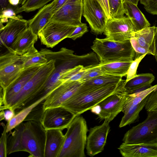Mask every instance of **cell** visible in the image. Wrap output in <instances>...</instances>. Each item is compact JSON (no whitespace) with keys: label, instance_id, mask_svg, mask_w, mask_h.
<instances>
[{"label":"cell","instance_id":"obj_20","mask_svg":"<svg viewBox=\"0 0 157 157\" xmlns=\"http://www.w3.org/2000/svg\"><path fill=\"white\" fill-rule=\"evenodd\" d=\"M118 149L124 157H157V144H130L123 142Z\"/></svg>","mask_w":157,"mask_h":157},{"label":"cell","instance_id":"obj_48","mask_svg":"<svg viewBox=\"0 0 157 157\" xmlns=\"http://www.w3.org/2000/svg\"><path fill=\"white\" fill-rule=\"evenodd\" d=\"M69 0H58L56 6L54 13Z\"/></svg>","mask_w":157,"mask_h":157},{"label":"cell","instance_id":"obj_17","mask_svg":"<svg viewBox=\"0 0 157 157\" xmlns=\"http://www.w3.org/2000/svg\"><path fill=\"white\" fill-rule=\"evenodd\" d=\"M83 0H69L56 11L52 19L78 26L82 23Z\"/></svg>","mask_w":157,"mask_h":157},{"label":"cell","instance_id":"obj_14","mask_svg":"<svg viewBox=\"0 0 157 157\" xmlns=\"http://www.w3.org/2000/svg\"><path fill=\"white\" fill-rule=\"evenodd\" d=\"M77 115L62 106L50 108L44 111L41 123L46 130L67 128Z\"/></svg>","mask_w":157,"mask_h":157},{"label":"cell","instance_id":"obj_54","mask_svg":"<svg viewBox=\"0 0 157 157\" xmlns=\"http://www.w3.org/2000/svg\"><path fill=\"white\" fill-rule=\"evenodd\" d=\"M26 1V0H20V5L21 6L23 5Z\"/></svg>","mask_w":157,"mask_h":157},{"label":"cell","instance_id":"obj_24","mask_svg":"<svg viewBox=\"0 0 157 157\" xmlns=\"http://www.w3.org/2000/svg\"><path fill=\"white\" fill-rule=\"evenodd\" d=\"M38 36L29 27L18 37L11 48V52L21 55L27 52L36 42Z\"/></svg>","mask_w":157,"mask_h":157},{"label":"cell","instance_id":"obj_42","mask_svg":"<svg viewBox=\"0 0 157 157\" xmlns=\"http://www.w3.org/2000/svg\"><path fill=\"white\" fill-rule=\"evenodd\" d=\"M130 40L136 53V57L145 54H150L149 52L146 49L139 45L133 37H131Z\"/></svg>","mask_w":157,"mask_h":157},{"label":"cell","instance_id":"obj_30","mask_svg":"<svg viewBox=\"0 0 157 157\" xmlns=\"http://www.w3.org/2000/svg\"><path fill=\"white\" fill-rule=\"evenodd\" d=\"M47 97H44L38 100L16 113L15 116L7 122L6 124L7 132H9L17 126L24 121L25 119L32 110L39 104L43 101Z\"/></svg>","mask_w":157,"mask_h":157},{"label":"cell","instance_id":"obj_19","mask_svg":"<svg viewBox=\"0 0 157 157\" xmlns=\"http://www.w3.org/2000/svg\"><path fill=\"white\" fill-rule=\"evenodd\" d=\"M109 123L104 121L101 124L90 129L86 145V153L88 155L94 156L104 150L109 132Z\"/></svg>","mask_w":157,"mask_h":157},{"label":"cell","instance_id":"obj_35","mask_svg":"<svg viewBox=\"0 0 157 157\" xmlns=\"http://www.w3.org/2000/svg\"><path fill=\"white\" fill-rule=\"evenodd\" d=\"M18 6H14L10 5L9 6L0 12V24L7 23L10 19L18 18L21 16H16L18 13Z\"/></svg>","mask_w":157,"mask_h":157},{"label":"cell","instance_id":"obj_26","mask_svg":"<svg viewBox=\"0 0 157 157\" xmlns=\"http://www.w3.org/2000/svg\"><path fill=\"white\" fill-rule=\"evenodd\" d=\"M134 60H120L98 63L102 73L122 77L127 75L129 67Z\"/></svg>","mask_w":157,"mask_h":157},{"label":"cell","instance_id":"obj_6","mask_svg":"<svg viewBox=\"0 0 157 157\" xmlns=\"http://www.w3.org/2000/svg\"><path fill=\"white\" fill-rule=\"evenodd\" d=\"M122 140L130 144H157V112H148L146 119L127 131Z\"/></svg>","mask_w":157,"mask_h":157},{"label":"cell","instance_id":"obj_18","mask_svg":"<svg viewBox=\"0 0 157 157\" xmlns=\"http://www.w3.org/2000/svg\"><path fill=\"white\" fill-rule=\"evenodd\" d=\"M0 43L11 52L12 45L19 36L28 27V22L21 17L15 19L10 18L4 26L0 24Z\"/></svg>","mask_w":157,"mask_h":157},{"label":"cell","instance_id":"obj_53","mask_svg":"<svg viewBox=\"0 0 157 157\" xmlns=\"http://www.w3.org/2000/svg\"><path fill=\"white\" fill-rule=\"evenodd\" d=\"M148 0H140V3L143 5H145Z\"/></svg>","mask_w":157,"mask_h":157},{"label":"cell","instance_id":"obj_23","mask_svg":"<svg viewBox=\"0 0 157 157\" xmlns=\"http://www.w3.org/2000/svg\"><path fill=\"white\" fill-rule=\"evenodd\" d=\"M157 27L153 26L145 28L135 32L132 37L141 46L146 49L150 54L155 55V37Z\"/></svg>","mask_w":157,"mask_h":157},{"label":"cell","instance_id":"obj_21","mask_svg":"<svg viewBox=\"0 0 157 157\" xmlns=\"http://www.w3.org/2000/svg\"><path fill=\"white\" fill-rule=\"evenodd\" d=\"M65 138L61 129L46 130L44 157H59Z\"/></svg>","mask_w":157,"mask_h":157},{"label":"cell","instance_id":"obj_47","mask_svg":"<svg viewBox=\"0 0 157 157\" xmlns=\"http://www.w3.org/2000/svg\"><path fill=\"white\" fill-rule=\"evenodd\" d=\"M10 5L9 0H0V12L8 7Z\"/></svg>","mask_w":157,"mask_h":157},{"label":"cell","instance_id":"obj_33","mask_svg":"<svg viewBox=\"0 0 157 157\" xmlns=\"http://www.w3.org/2000/svg\"><path fill=\"white\" fill-rule=\"evenodd\" d=\"M54 0H26L19 8V13L25 12H29L40 9L48 3Z\"/></svg>","mask_w":157,"mask_h":157},{"label":"cell","instance_id":"obj_37","mask_svg":"<svg viewBox=\"0 0 157 157\" xmlns=\"http://www.w3.org/2000/svg\"><path fill=\"white\" fill-rule=\"evenodd\" d=\"M44 101L39 104L32 110L25 119L24 121H32L41 123L44 112L43 107Z\"/></svg>","mask_w":157,"mask_h":157},{"label":"cell","instance_id":"obj_9","mask_svg":"<svg viewBox=\"0 0 157 157\" xmlns=\"http://www.w3.org/2000/svg\"><path fill=\"white\" fill-rule=\"evenodd\" d=\"M77 27L51 19L40 31L38 37L42 44L53 48L68 37Z\"/></svg>","mask_w":157,"mask_h":157},{"label":"cell","instance_id":"obj_10","mask_svg":"<svg viewBox=\"0 0 157 157\" xmlns=\"http://www.w3.org/2000/svg\"><path fill=\"white\" fill-rule=\"evenodd\" d=\"M43 65H34L23 69L17 78L6 89L3 90L0 88V103L3 104L0 107V111L8 109L25 84Z\"/></svg>","mask_w":157,"mask_h":157},{"label":"cell","instance_id":"obj_32","mask_svg":"<svg viewBox=\"0 0 157 157\" xmlns=\"http://www.w3.org/2000/svg\"><path fill=\"white\" fill-rule=\"evenodd\" d=\"M85 71V66L78 65L71 68L62 75L61 80L62 82L66 81H80Z\"/></svg>","mask_w":157,"mask_h":157},{"label":"cell","instance_id":"obj_16","mask_svg":"<svg viewBox=\"0 0 157 157\" xmlns=\"http://www.w3.org/2000/svg\"><path fill=\"white\" fill-rule=\"evenodd\" d=\"M82 82L80 81L63 82L52 91L43 102L44 111L47 109L61 106L78 90Z\"/></svg>","mask_w":157,"mask_h":157},{"label":"cell","instance_id":"obj_8","mask_svg":"<svg viewBox=\"0 0 157 157\" xmlns=\"http://www.w3.org/2000/svg\"><path fill=\"white\" fill-rule=\"evenodd\" d=\"M130 95L124 90L113 94L104 99L91 109L101 120L110 122L122 111Z\"/></svg>","mask_w":157,"mask_h":157},{"label":"cell","instance_id":"obj_12","mask_svg":"<svg viewBox=\"0 0 157 157\" xmlns=\"http://www.w3.org/2000/svg\"><path fill=\"white\" fill-rule=\"evenodd\" d=\"M136 31L133 23L127 17L108 19L104 31L107 39L121 42L130 40Z\"/></svg>","mask_w":157,"mask_h":157},{"label":"cell","instance_id":"obj_50","mask_svg":"<svg viewBox=\"0 0 157 157\" xmlns=\"http://www.w3.org/2000/svg\"><path fill=\"white\" fill-rule=\"evenodd\" d=\"M9 2L10 5L17 6L20 5V0H9Z\"/></svg>","mask_w":157,"mask_h":157},{"label":"cell","instance_id":"obj_45","mask_svg":"<svg viewBox=\"0 0 157 157\" xmlns=\"http://www.w3.org/2000/svg\"><path fill=\"white\" fill-rule=\"evenodd\" d=\"M152 86L151 84H149L132 90H126L128 94H136L145 90Z\"/></svg>","mask_w":157,"mask_h":157},{"label":"cell","instance_id":"obj_29","mask_svg":"<svg viewBox=\"0 0 157 157\" xmlns=\"http://www.w3.org/2000/svg\"><path fill=\"white\" fill-rule=\"evenodd\" d=\"M23 69L36 65H43L48 62L45 55L38 51L34 45L26 52L20 55Z\"/></svg>","mask_w":157,"mask_h":157},{"label":"cell","instance_id":"obj_46","mask_svg":"<svg viewBox=\"0 0 157 157\" xmlns=\"http://www.w3.org/2000/svg\"><path fill=\"white\" fill-rule=\"evenodd\" d=\"M4 120L9 122L15 115V111L10 109L4 110Z\"/></svg>","mask_w":157,"mask_h":157},{"label":"cell","instance_id":"obj_43","mask_svg":"<svg viewBox=\"0 0 157 157\" xmlns=\"http://www.w3.org/2000/svg\"><path fill=\"white\" fill-rule=\"evenodd\" d=\"M144 7L148 13L157 15V0H148Z\"/></svg>","mask_w":157,"mask_h":157},{"label":"cell","instance_id":"obj_44","mask_svg":"<svg viewBox=\"0 0 157 157\" xmlns=\"http://www.w3.org/2000/svg\"><path fill=\"white\" fill-rule=\"evenodd\" d=\"M100 4L108 19L111 17L108 0H96Z\"/></svg>","mask_w":157,"mask_h":157},{"label":"cell","instance_id":"obj_22","mask_svg":"<svg viewBox=\"0 0 157 157\" xmlns=\"http://www.w3.org/2000/svg\"><path fill=\"white\" fill-rule=\"evenodd\" d=\"M58 0H54L41 8L34 16L28 21V27L36 35L51 19Z\"/></svg>","mask_w":157,"mask_h":157},{"label":"cell","instance_id":"obj_39","mask_svg":"<svg viewBox=\"0 0 157 157\" xmlns=\"http://www.w3.org/2000/svg\"><path fill=\"white\" fill-rule=\"evenodd\" d=\"M147 55V54H145L140 56L135 57V59L131 64L128 69L125 82H127L137 75H138L136 74V71L139 64Z\"/></svg>","mask_w":157,"mask_h":157},{"label":"cell","instance_id":"obj_4","mask_svg":"<svg viewBox=\"0 0 157 157\" xmlns=\"http://www.w3.org/2000/svg\"><path fill=\"white\" fill-rule=\"evenodd\" d=\"M91 48L101 63L133 60L135 53L130 40L119 42L96 38Z\"/></svg>","mask_w":157,"mask_h":157},{"label":"cell","instance_id":"obj_41","mask_svg":"<svg viewBox=\"0 0 157 157\" xmlns=\"http://www.w3.org/2000/svg\"><path fill=\"white\" fill-rule=\"evenodd\" d=\"M88 31V27L86 24L82 23L77 27L73 32L68 37L74 40L82 36L85 33Z\"/></svg>","mask_w":157,"mask_h":157},{"label":"cell","instance_id":"obj_40","mask_svg":"<svg viewBox=\"0 0 157 157\" xmlns=\"http://www.w3.org/2000/svg\"><path fill=\"white\" fill-rule=\"evenodd\" d=\"M147 112H157V89L147 96V99L145 106Z\"/></svg>","mask_w":157,"mask_h":157},{"label":"cell","instance_id":"obj_31","mask_svg":"<svg viewBox=\"0 0 157 157\" xmlns=\"http://www.w3.org/2000/svg\"><path fill=\"white\" fill-rule=\"evenodd\" d=\"M155 79L154 76L151 73L138 74L136 76L125 82L124 87L126 90H132L148 84H151Z\"/></svg>","mask_w":157,"mask_h":157},{"label":"cell","instance_id":"obj_49","mask_svg":"<svg viewBox=\"0 0 157 157\" xmlns=\"http://www.w3.org/2000/svg\"><path fill=\"white\" fill-rule=\"evenodd\" d=\"M155 54L154 56L157 62V29L155 37Z\"/></svg>","mask_w":157,"mask_h":157},{"label":"cell","instance_id":"obj_1","mask_svg":"<svg viewBox=\"0 0 157 157\" xmlns=\"http://www.w3.org/2000/svg\"><path fill=\"white\" fill-rule=\"evenodd\" d=\"M47 59L55 60V68L48 78L28 103L27 105L34 103L49 94L63 82L61 79L63 74L69 70L78 65L85 67L94 65L97 63V57L94 52L82 55L74 54V51L65 48L53 52L48 49L42 48L40 51Z\"/></svg>","mask_w":157,"mask_h":157},{"label":"cell","instance_id":"obj_15","mask_svg":"<svg viewBox=\"0 0 157 157\" xmlns=\"http://www.w3.org/2000/svg\"><path fill=\"white\" fill-rule=\"evenodd\" d=\"M83 15L92 33L96 35L103 33L108 18L96 0H83Z\"/></svg>","mask_w":157,"mask_h":157},{"label":"cell","instance_id":"obj_7","mask_svg":"<svg viewBox=\"0 0 157 157\" xmlns=\"http://www.w3.org/2000/svg\"><path fill=\"white\" fill-rule=\"evenodd\" d=\"M46 131L40 122L29 121L24 123L23 144L29 157H44Z\"/></svg>","mask_w":157,"mask_h":157},{"label":"cell","instance_id":"obj_36","mask_svg":"<svg viewBox=\"0 0 157 157\" xmlns=\"http://www.w3.org/2000/svg\"><path fill=\"white\" fill-rule=\"evenodd\" d=\"M104 75L101 72L98 63L85 67V71L81 79L82 83L93 78Z\"/></svg>","mask_w":157,"mask_h":157},{"label":"cell","instance_id":"obj_13","mask_svg":"<svg viewBox=\"0 0 157 157\" xmlns=\"http://www.w3.org/2000/svg\"><path fill=\"white\" fill-rule=\"evenodd\" d=\"M157 89V84L139 93L129 94L130 98L124 105L122 111L124 115L120 122V128L132 124L139 118L140 112L146 103L147 96Z\"/></svg>","mask_w":157,"mask_h":157},{"label":"cell","instance_id":"obj_27","mask_svg":"<svg viewBox=\"0 0 157 157\" xmlns=\"http://www.w3.org/2000/svg\"><path fill=\"white\" fill-rule=\"evenodd\" d=\"M24 127L23 122L17 126L13 131L9 132L7 139L8 155L17 152L25 151L22 142Z\"/></svg>","mask_w":157,"mask_h":157},{"label":"cell","instance_id":"obj_38","mask_svg":"<svg viewBox=\"0 0 157 157\" xmlns=\"http://www.w3.org/2000/svg\"><path fill=\"white\" fill-rule=\"evenodd\" d=\"M3 128L0 139V157H6L8 155L7 147L8 133L6 131V125L3 122L1 123Z\"/></svg>","mask_w":157,"mask_h":157},{"label":"cell","instance_id":"obj_55","mask_svg":"<svg viewBox=\"0 0 157 157\" xmlns=\"http://www.w3.org/2000/svg\"></svg>","mask_w":157,"mask_h":157},{"label":"cell","instance_id":"obj_2","mask_svg":"<svg viewBox=\"0 0 157 157\" xmlns=\"http://www.w3.org/2000/svg\"><path fill=\"white\" fill-rule=\"evenodd\" d=\"M125 80L118 83L110 84L95 88L79 93H75L61 106L76 115L91 109L108 96L122 91Z\"/></svg>","mask_w":157,"mask_h":157},{"label":"cell","instance_id":"obj_11","mask_svg":"<svg viewBox=\"0 0 157 157\" xmlns=\"http://www.w3.org/2000/svg\"><path fill=\"white\" fill-rule=\"evenodd\" d=\"M23 69L20 56L8 52L0 57V85L4 90L17 78Z\"/></svg>","mask_w":157,"mask_h":157},{"label":"cell","instance_id":"obj_25","mask_svg":"<svg viewBox=\"0 0 157 157\" xmlns=\"http://www.w3.org/2000/svg\"><path fill=\"white\" fill-rule=\"evenodd\" d=\"M137 6L129 2H123L124 14L131 20L136 31L150 25V23Z\"/></svg>","mask_w":157,"mask_h":157},{"label":"cell","instance_id":"obj_34","mask_svg":"<svg viewBox=\"0 0 157 157\" xmlns=\"http://www.w3.org/2000/svg\"><path fill=\"white\" fill-rule=\"evenodd\" d=\"M111 17L121 18L124 14L122 0H108Z\"/></svg>","mask_w":157,"mask_h":157},{"label":"cell","instance_id":"obj_51","mask_svg":"<svg viewBox=\"0 0 157 157\" xmlns=\"http://www.w3.org/2000/svg\"><path fill=\"white\" fill-rule=\"evenodd\" d=\"M139 0H122L123 3L125 2H129L137 5Z\"/></svg>","mask_w":157,"mask_h":157},{"label":"cell","instance_id":"obj_28","mask_svg":"<svg viewBox=\"0 0 157 157\" xmlns=\"http://www.w3.org/2000/svg\"><path fill=\"white\" fill-rule=\"evenodd\" d=\"M122 78L105 74L99 76L82 82L76 93L86 91L107 84L118 83L122 79Z\"/></svg>","mask_w":157,"mask_h":157},{"label":"cell","instance_id":"obj_5","mask_svg":"<svg viewBox=\"0 0 157 157\" xmlns=\"http://www.w3.org/2000/svg\"><path fill=\"white\" fill-rule=\"evenodd\" d=\"M33 77L25 84L8 109L14 111L22 109L46 82L55 68V61L48 59Z\"/></svg>","mask_w":157,"mask_h":157},{"label":"cell","instance_id":"obj_52","mask_svg":"<svg viewBox=\"0 0 157 157\" xmlns=\"http://www.w3.org/2000/svg\"><path fill=\"white\" fill-rule=\"evenodd\" d=\"M0 120L1 121L2 120H4V110H2L0 111Z\"/></svg>","mask_w":157,"mask_h":157},{"label":"cell","instance_id":"obj_3","mask_svg":"<svg viewBox=\"0 0 157 157\" xmlns=\"http://www.w3.org/2000/svg\"><path fill=\"white\" fill-rule=\"evenodd\" d=\"M64 144L59 157H85L88 129L85 119L77 115L67 128Z\"/></svg>","mask_w":157,"mask_h":157}]
</instances>
